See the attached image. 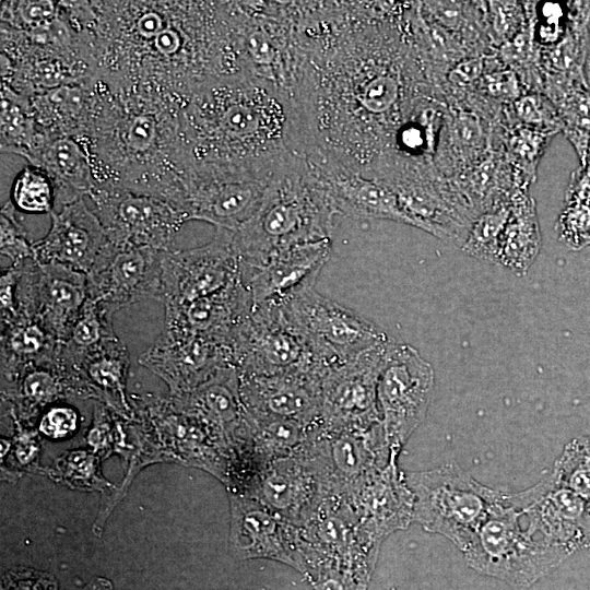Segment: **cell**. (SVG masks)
I'll return each mask as SVG.
<instances>
[{
	"instance_id": "f907efd6",
	"label": "cell",
	"mask_w": 590,
	"mask_h": 590,
	"mask_svg": "<svg viewBox=\"0 0 590 590\" xmlns=\"http://www.w3.org/2000/svg\"><path fill=\"white\" fill-rule=\"evenodd\" d=\"M79 415L70 406H54L45 412L39 421V432L59 439L71 435L78 427Z\"/></svg>"
},
{
	"instance_id": "6da1fadb",
	"label": "cell",
	"mask_w": 590,
	"mask_h": 590,
	"mask_svg": "<svg viewBox=\"0 0 590 590\" xmlns=\"http://www.w3.org/2000/svg\"><path fill=\"white\" fill-rule=\"evenodd\" d=\"M94 78L184 103L243 72L227 1H91Z\"/></svg>"
},
{
	"instance_id": "4dcf8cb0",
	"label": "cell",
	"mask_w": 590,
	"mask_h": 590,
	"mask_svg": "<svg viewBox=\"0 0 590 590\" xmlns=\"http://www.w3.org/2000/svg\"><path fill=\"white\" fill-rule=\"evenodd\" d=\"M540 93L555 106L560 132L574 146L582 165L590 146V86L585 74H548L542 71Z\"/></svg>"
},
{
	"instance_id": "d6a6232c",
	"label": "cell",
	"mask_w": 590,
	"mask_h": 590,
	"mask_svg": "<svg viewBox=\"0 0 590 590\" xmlns=\"http://www.w3.org/2000/svg\"><path fill=\"white\" fill-rule=\"evenodd\" d=\"M28 97L42 134L74 139L81 135L90 113V81L61 85Z\"/></svg>"
},
{
	"instance_id": "cb8c5ba5",
	"label": "cell",
	"mask_w": 590,
	"mask_h": 590,
	"mask_svg": "<svg viewBox=\"0 0 590 590\" xmlns=\"http://www.w3.org/2000/svg\"><path fill=\"white\" fill-rule=\"evenodd\" d=\"M252 308L251 294L239 276L212 295L188 304L164 307L163 328L197 334L233 352L236 335Z\"/></svg>"
},
{
	"instance_id": "4316f807",
	"label": "cell",
	"mask_w": 590,
	"mask_h": 590,
	"mask_svg": "<svg viewBox=\"0 0 590 590\" xmlns=\"http://www.w3.org/2000/svg\"><path fill=\"white\" fill-rule=\"evenodd\" d=\"M24 158L51 179L56 194L55 211L90 196L96 186L90 160L72 137L43 134Z\"/></svg>"
},
{
	"instance_id": "4fadbf2b",
	"label": "cell",
	"mask_w": 590,
	"mask_h": 590,
	"mask_svg": "<svg viewBox=\"0 0 590 590\" xmlns=\"http://www.w3.org/2000/svg\"><path fill=\"white\" fill-rule=\"evenodd\" d=\"M17 264L16 312L38 320L61 343L88 297L87 275L60 263H40L34 258Z\"/></svg>"
},
{
	"instance_id": "2e32d148",
	"label": "cell",
	"mask_w": 590,
	"mask_h": 590,
	"mask_svg": "<svg viewBox=\"0 0 590 590\" xmlns=\"http://www.w3.org/2000/svg\"><path fill=\"white\" fill-rule=\"evenodd\" d=\"M163 250L109 244L87 275L88 296L109 314L148 298L158 300Z\"/></svg>"
},
{
	"instance_id": "9c48e42d",
	"label": "cell",
	"mask_w": 590,
	"mask_h": 590,
	"mask_svg": "<svg viewBox=\"0 0 590 590\" xmlns=\"http://www.w3.org/2000/svg\"><path fill=\"white\" fill-rule=\"evenodd\" d=\"M233 355L240 377L307 374L322 379L329 370L275 304L253 306L236 335Z\"/></svg>"
},
{
	"instance_id": "277c9868",
	"label": "cell",
	"mask_w": 590,
	"mask_h": 590,
	"mask_svg": "<svg viewBox=\"0 0 590 590\" xmlns=\"http://www.w3.org/2000/svg\"><path fill=\"white\" fill-rule=\"evenodd\" d=\"M338 212L305 156H296L274 175L257 212L232 231L240 263L263 264L291 247L331 239Z\"/></svg>"
},
{
	"instance_id": "e0dca14e",
	"label": "cell",
	"mask_w": 590,
	"mask_h": 590,
	"mask_svg": "<svg viewBox=\"0 0 590 590\" xmlns=\"http://www.w3.org/2000/svg\"><path fill=\"white\" fill-rule=\"evenodd\" d=\"M511 497L529 529L566 558L590 547V506L550 473Z\"/></svg>"
},
{
	"instance_id": "484cf974",
	"label": "cell",
	"mask_w": 590,
	"mask_h": 590,
	"mask_svg": "<svg viewBox=\"0 0 590 590\" xmlns=\"http://www.w3.org/2000/svg\"><path fill=\"white\" fill-rule=\"evenodd\" d=\"M306 161L329 194L338 215L362 220H390L413 226L396 193L386 185L359 173L307 158Z\"/></svg>"
},
{
	"instance_id": "681fc988",
	"label": "cell",
	"mask_w": 590,
	"mask_h": 590,
	"mask_svg": "<svg viewBox=\"0 0 590 590\" xmlns=\"http://www.w3.org/2000/svg\"><path fill=\"white\" fill-rule=\"evenodd\" d=\"M473 3L474 1H422L418 7L426 20L460 37Z\"/></svg>"
},
{
	"instance_id": "74e56055",
	"label": "cell",
	"mask_w": 590,
	"mask_h": 590,
	"mask_svg": "<svg viewBox=\"0 0 590 590\" xmlns=\"http://www.w3.org/2000/svg\"><path fill=\"white\" fill-rule=\"evenodd\" d=\"M42 135L30 97L17 94L1 84V152L24 157Z\"/></svg>"
},
{
	"instance_id": "5b68a950",
	"label": "cell",
	"mask_w": 590,
	"mask_h": 590,
	"mask_svg": "<svg viewBox=\"0 0 590 590\" xmlns=\"http://www.w3.org/2000/svg\"><path fill=\"white\" fill-rule=\"evenodd\" d=\"M241 70L293 95L303 64L302 1H227Z\"/></svg>"
},
{
	"instance_id": "d590c367",
	"label": "cell",
	"mask_w": 590,
	"mask_h": 590,
	"mask_svg": "<svg viewBox=\"0 0 590 590\" xmlns=\"http://www.w3.org/2000/svg\"><path fill=\"white\" fill-rule=\"evenodd\" d=\"M569 24L565 36L541 50L540 67L548 74H585L590 37V1H569Z\"/></svg>"
},
{
	"instance_id": "ee69618b",
	"label": "cell",
	"mask_w": 590,
	"mask_h": 590,
	"mask_svg": "<svg viewBox=\"0 0 590 590\" xmlns=\"http://www.w3.org/2000/svg\"><path fill=\"white\" fill-rule=\"evenodd\" d=\"M487 32L493 46L498 49L511 40L527 24L523 1H486Z\"/></svg>"
},
{
	"instance_id": "db71d44e",
	"label": "cell",
	"mask_w": 590,
	"mask_h": 590,
	"mask_svg": "<svg viewBox=\"0 0 590 590\" xmlns=\"http://www.w3.org/2000/svg\"><path fill=\"white\" fill-rule=\"evenodd\" d=\"M309 590H352L340 577L328 576L321 580L310 582Z\"/></svg>"
},
{
	"instance_id": "f5cc1de1",
	"label": "cell",
	"mask_w": 590,
	"mask_h": 590,
	"mask_svg": "<svg viewBox=\"0 0 590 590\" xmlns=\"http://www.w3.org/2000/svg\"><path fill=\"white\" fill-rule=\"evenodd\" d=\"M20 274V264H12L1 272L0 310L1 322L16 316L15 288Z\"/></svg>"
},
{
	"instance_id": "6f0895ef",
	"label": "cell",
	"mask_w": 590,
	"mask_h": 590,
	"mask_svg": "<svg viewBox=\"0 0 590 590\" xmlns=\"http://www.w3.org/2000/svg\"><path fill=\"white\" fill-rule=\"evenodd\" d=\"M589 149H590V146H589Z\"/></svg>"
},
{
	"instance_id": "7a4b0ae2",
	"label": "cell",
	"mask_w": 590,
	"mask_h": 590,
	"mask_svg": "<svg viewBox=\"0 0 590 590\" xmlns=\"http://www.w3.org/2000/svg\"><path fill=\"white\" fill-rule=\"evenodd\" d=\"M187 168L276 167L305 156L294 97L272 82L240 72L189 96L179 110Z\"/></svg>"
},
{
	"instance_id": "83f0119b",
	"label": "cell",
	"mask_w": 590,
	"mask_h": 590,
	"mask_svg": "<svg viewBox=\"0 0 590 590\" xmlns=\"http://www.w3.org/2000/svg\"><path fill=\"white\" fill-rule=\"evenodd\" d=\"M185 411L234 438L238 430L249 433V418L240 393V377L234 365L220 368L190 392L174 397Z\"/></svg>"
},
{
	"instance_id": "b9f144b4",
	"label": "cell",
	"mask_w": 590,
	"mask_h": 590,
	"mask_svg": "<svg viewBox=\"0 0 590 590\" xmlns=\"http://www.w3.org/2000/svg\"><path fill=\"white\" fill-rule=\"evenodd\" d=\"M503 126L520 125L545 133L560 132V121L553 103L540 92H524L514 103L505 106Z\"/></svg>"
},
{
	"instance_id": "816d5d0a",
	"label": "cell",
	"mask_w": 590,
	"mask_h": 590,
	"mask_svg": "<svg viewBox=\"0 0 590 590\" xmlns=\"http://www.w3.org/2000/svg\"><path fill=\"white\" fill-rule=\"evenodd\" d=\"M2 590H57V585L50 575L32 569H17L5 575Z\"/></svg>"
},
{
	"instance_id": "f6af8a7d",
	"label": "cell",
	"mask_w": 590,
	"mask_h": 590,
	"mask_svg": "<svg viewBox=\"0 0 590 590\" xmlns=\"http://www.w3.org/2000/svg\"><path fill=\"white\" fill-rule=\"evenodd\" d=\"M58 11L59 1H4L1 23L21 31H35L54 22Z\"/></svg>"
},
{
	"instance_id": "ac0fdd59",
	"label": "cell",
	"mask_w": 590,
	"mask_h": 590,
	"mask_svg": "<svg viewBox=\"0 0 590 590\" xmlns=\"http://www.w3.org/2000/svg\"><path fill=\"white\" fill-rule=\"evenodd\" d=\"M139 363L163 379L173 397H180L220 368L234 365V356L227 346L190 332L163 328L156 341L140 355Z\"/></svg>"
},
{
	"instance_id": "7c38bea8",
	"label": "cell",
	"mask_w": 590,
	"mask_h": 590,
	"mask_svg": "<svg viewBox=\"0 0 590 590\" xmlns=\"http://www.w3.org/2000/svg\"><path fill=\"white\" fill-rule=\"evenodd\" d=\"M92 210L111 243L173 250L187 215L160 198L116 187H95Z\"/></svg>"
},
{
	"instance_id": "44dd1931",
	"label": "cell",
	"mask_w": 590,
	"mask_h": 590,
	"mask_svg": "<svg viewBox=\"0 0 590 590\" xmlns=\"http://www.w3.org/2000/svg\"><path fill=\"white\" fill-rule=\"evenodd\" d=\"M343 500L349 503L363 540L375 550L389 533L413 521V495L396 461L376 472Z\"/></svg>"
},
{
	"instance_id": "3957f363",
	"label": "cell",
	"mask_w": 590,
	"mask_h": 590,
	"mask_svg": "<svg viewBox=\"0 0 590 590\" xmlns=\"http://www.w3.org/2000/svg\"><path fill=\"white\" fill-rule=\"evenodd\" d=\"M90 113L75 139L95 187L149 194L179 209L186 160L179 137L182 103L157 94L90 81Z\"/></svg>"
},
{
	"instance_id": "8d00e7d4",
	"label": "cell",
	"mask_w": 590,
	"mask_h": 590,
	"mask_svg": "<svg viewBox=\"0 0 590 590\" xmlns=\"http://www.w3.org/2000/svg\"><path fill=\"white\" fill-rule=\"evenodd\" d=\"M114 337L113 315L88 296L68 337L60 343L58 357L73 368L88 353Z\"/></svg>"
},
{
	"instance_id": "bcb514c9",
	"label": "cell",
	"mask_w": 590,
	"mask_h": 590,
	"mask_svg": "<svg viewBox=\"0 0 590 590\" xmlns=\"http://www.w3.org/2000/svg\"><path fill=\"white\" fill-rule=\"evenodd\" d=\"M16 209L10 200L2 205L0 212V250L12 264L34 258L33 243L16 215Z\"/></svg>"
},
{
	"instance_id": "ba28073f",
	"label": "cell",
	"mask_w": 590,
	"mask_h": 590,
	"mask_svg": "<svg viewBox=\"0 0 590 590\" xmlns=\"http://www.w3.org/2000/svg\"><path fill=\"white\" fill-rule=\"evenodd\" d=\"M286 163L264 168L190 167L181 179L180 210L189 221L236 231L257 212Z\"/></svg>"
},
{
	"instance_id": "ffe728a7",
	"label": "cell",
	"mask_w": 590,
	"mask_h": 590,
	"mask_svg": "<svg viewBox=\"0 0 590 590\" xmlns=\"http://www.w3.org/2000/svg\"><path fill=\"white\" fill-rule=\"evenodd\" d=\"M331 255V239L297 245L273 255L259 267L240 264V276L253 306L281 305L296 293L315 286Z\"/></svg>"
},
{
	"instance_id": "30bf717a",
	"label": "cell",
	"mask_w": 590,
	"mask_h": 590,
	"mask_svg": "<svg viewBox=\"0 0 590 590\" xmlns=\"http://www.w3.org/2000/svg\"><path fill=\"white\" fill-rule=\"evenodd\" d=\"M281 305L328 369L389 341L374 322L318 293L315 286L296 293Z\"/></svg>"
},
{
	"instance_id": "f1b7e54d",
	"label": "cell",
	"mask_w": 590,
	"mask_h": 590,
	"mask_svg": "<svg viewBox=\"0 0 590 590\" xmlns=\"http://www.w3.org/2000/svg\"><path fill=\"white\" fill-rule=\"evenodd\" d=\"M493 126L471 109L448 105L434 156L439 174L452 178L477 163L491 149Z\"/></svg>"
},
{
	"instance_id": "ab89813d",
	"label": "cell",
	"mask_w": 590,
	"mask_h": 590,
	"mask_svg": "<svg viewBox=\"0 0 590 590\" xmlns=\"http://www.w3.org/2000/svg\"><path fill=\"white\" fill-rule=\"evenodd\" d=\"M550 474L590 506V435L568 441Z\"/></svg>"
},
{
	"instance_id": "836d02e7",
	"label": "cell",
	"mask_w": 590,
	"mask_h": 590,
	"mask_svg": "<svg viewBox=\"0 0 590 590\" xmlns=\"http://www.w3.org/2000/svg\"><path fill=\"white\" fill-rule=\"evenodd\" d=\"M541 246L535 201L528 191L520 192L510 202L499 244L498 264L517 274H524L539 256Z\"/></svg>"
},
{
	"instance_id": "603a6c76",
	"label": "cell",
	"mask_w": 590,
	"mask_h": 590,
	"mask_svg": "<svg viewBox=\"0 0 590 590\" xmlns=\"http://www.w3.org/2000/svg\"><path fill=\"white\" fill-rule=\"evenodd\" d=\"M231 543L241 558L269 557L299 567L298 529L258 499L231 497Z\"/></svg>"
},
{
	"instance_id": "7bdbcfd3",
	"label": "cell",
	"mask_w": 590,
	"mask_h": 590,
	"mask_svg": "<svg viewBox=\"0 0 590 590\" xmlns=\"http://www.w3.org/2000/svg\"><path fill=\"white\" fill-rule=\"evenodd\" d=\"M510 212V204L480 214L471 224L461 245L462 251L477 260L498 263L500 238Z\"/></svg>"
},
{
	"instance_id": "52a82bcc",
	"label": "cell",
	"mask_w": 590,
	"mask_h": 590,
	"mask_svg": "<svg viewBox=\"0 0 590 590\" xmlns=\"http://www.w3.org/2000/svg\"><path fill=\"white\" fill-rule=\"evenodd\" d=\"M462 553L477 573L515 586L532 585L566 559L529 529L507 492Z\"/></svg>"
},
{
	"instance_id": "5bb4252c",
	"label": "cell",
	"mask_w": 590,
	"mask_h": 590,
	"mask_svg": "<svg viewBox=\"0 0 590 590\" xmlns=\"http://www.w3.org/2000/svg\"><path fill=\"white\" fill-rule=\"evenodd\" d=\"M240 276V259L232 231L216 227L205 245L164 251L158 300L164 307L212 295Z\"/></svg>"
},
{
	"instance_id": "9a60e30c",
	"label": "cell",
	"mask_w": 590,
	"mask_h": 590,
	"mask_svg": "<svg viewBox=\"0 0 590 590\" xmlns=\"http://www.w3.org/2000/svg\"><path fill=\"white\" fill-rule=\"evenodd\" d=\"M389 341L327 371L321 381L320 427L366 429L380 423L377 385Z\"/></svg>"
},
{
	"instance_id": "7dc6e473",
	"label": "cell",
	"mask_w": 590,
	"mask_h": 590,
	"mask_svg": "<svg viewBox=\"0 0 590 590\" xmlns=\"http://www.w3.org/2000/svg\"><path fill=\"white\" fill-rule=\"evenodd\" d=\"M555 231L557 239L570 250L590 246V202H565Z\"/></svg>"
},
{
	"instance_id": "9f6ffc18",
	"label": "cell",
	"mask_w": 590,
	"mask_h": 590,
	"mask_svg": "<svg viewBox=\"0 0 590 590\" xmlns=\"http://www.w3.org/2000/svg\"><path fill=\"white\" fill-rule=\"evenodd\" d=\"M585 73H586L588 85L590 86V60L587 61Z\"/></svg>"
},
{
	"instance_id": "f546056e",
	"label": "cell",
	"mask_w": 590,
	"mask_h": 590,
	"mask_svg": "<svg viewBox=\"0 0 590 590\" xmlns=\"http://www.w3.org/2000/svg\"><path fill=\"white\" fill-rule=\"evenodd\" d=\"M129 366L127 346L116 335L88 353L71 369L81 382L85 397L101 399L127 417L131 414L126 398Z\"/></svg>"
},
{
	"instance_id": "8992f818",
	"label": "cell",
	"mask_w": 590,
	"mask_h": 590,
	"mask_svg": "<svg viewBox=\"0 0 590 590\" xmlns=\"http://www.w3.org/2000/svg\"><path fill=\"white\" fill-rule=\"evenodd\" d=\"M413 495V521L451 541L461 552L504 492L475 480L455 462L404 473Z\"/></svg>"
},
{
	"instance_id": "60d3db41",
	"label": "cell",
	"mask_w": 590,
	"mask_h": 590,
	"mask_svg": "<svg viewBox=\"0 0 590 590\" xmlns=\"http://www.w3.org/2000/svg\"><path fill=\"white\" fill-rule=\"evenodd\" d=\"M10 202L17 212L49 214L55 211V187L40 168L27 165L15 176L10 191Z\"/></svg>"
},
{
	"instance_id": "d4e9b609",
	"label": "cell",
	"mask_w": 590,
	"mask_h": 590,
	"mask_svg": "<svg viewBox=\"0 0 590 590\" xmlns=\"http://www.w3.org/2000/svg\"><path fill=\"white\" fill-rule=\"evenodd\" d=\"M258 496L259 502L284 520L298 526L328 498L317 471L299 450L267 464Z\"/></svg>"
},
{
	"instance_id": "1f68e13d",
	"label": "cell",
	"mask_w": 590,
	"mask_h": 590,
	"mask_svg": "<svg viewBox=\"0 0 590 590\" xmlns=\"http://www.w3.org/2000/svg\"><path fill=\"white\" fill-rule=\"evenodd\" d=\"M60 341L38 320L16 314L1 322V373L13 379L24 367L58 355Z\"/></svg>"
},
{
	"instance_id": "8fae6325",
	"label": "cell",
	"mask_w": 590,
	"mask_h": 590,
	"mask_svg": "<svg viewBox=\"0 0 590 590\" xmlns=\"http://www.w3.org/2000/svg\"><path fill=\"white\" fill-rule=\"evenodd\" d=\"M432 364L410 344H387L377 385L380 424L393 459L424 421L432 401Z\"/></svg>"
},
{
	"instance_id": "f35d334b",
	"label": "cell",
	"mask_w": 590,
	"mask_h": 590,
	"mask_svg": "<svg viewBox=\"0 0 590 590\" xmlns=\"http://www.w3.org/2000/svg\"><path fill=\"white\" fill-rule=\"evenodd\" d=\"M499 126L505 156L523 185L529 188L535 181L540 161L556 134L520 125Z\"/></svg>"
},
{
	"instance_id": "e575fe53",
	"label": "cell",
	"mask_w": 590,
	"mask_h": 590,
	"mask_svg": "<svg viewBox=\"0 0 590 590\" xmlns=\"http://www.w3.org/2000/svg\"><path fill=\"white\" fill-rule=\"evenodd\" d=\"M14 396L26 409L43 406L69 393L82 396V389L73 370L58 355L49 361L24 367L10 380Z\"/></svg>"
},
{
	"instance_id": "7402d4cb",
	"label": "cell",
	"mask_w": 590,
	"mask_h": 590,
	"mask_svg": "<svg viewBox=\"0 0 590 590\" xmlns=\"http://www.w3.org/2000/svg\"><path fill=\"white\" fill-rule=\"evenodd\" d=\"M321 381L307 374L240 377V393L249 416L293 421L312 428L321 413Z\"/></svg>"
},
{
	"instance_id": "d6986e66",
	"label": "cell",
	"mask_w": 590,
	"mask_h": 590,
	"mask_svg": "<svg viewBox=\"0 0 590 590\" xmlns=\"http://www.w3.org/2000/svg\"><path fill=\"white\" fill-rule=\"evenodd\" d=\"M109 244L107 233L84 199L50 213V228L33 243L35 259L88 274Z\"/></svg>"
},
{
	"instance_id": "11a10c76",
	"label": "cell",
	"mask_w": 590,
	"mask_h": 590,
	"mask_svg": "<svg viewBox=\"0 0 590 590\" xmlns=\"http://www.w3.org/2000/svg\"><path fill=\"white\" fill-rule=\"evenodd\" d=\"M111 585L108 580L97 578L88 583L83 590H110Z\"/></svg>"
},
{
	"instance_id": "c3c4849f",
	"label": "cell",
	"mask_w": 590,
	"mask_h": 590,
	"mask_svg": "<svg viewBox=\"0 0 590 590\" xmlns=\"http://www.w3.org/2000/svg\"><path fill=\"white\" fill-rule=\"evenodd\" d=\"M54 472L68 485L81 489H99L109 485L98 474L95 458L85 451H72L60 457Z\"/></svg>"
}]
</instances>
